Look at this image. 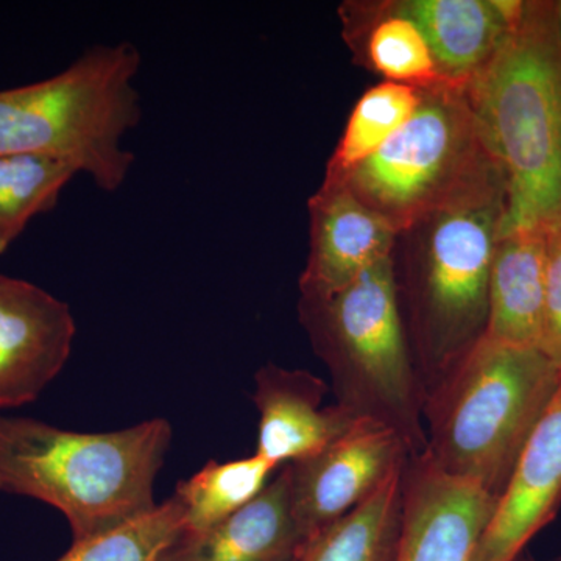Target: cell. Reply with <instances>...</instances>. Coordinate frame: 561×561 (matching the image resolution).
Masks as SVG:
<instances>
[{"instance_id": "2e32d148", "label": "cell", "mask_w": 561, "mask_h": 561, "mask_svg": "<svg viewBox=\"0 0 561 561\" xmlns=\"http://www.w3.org/2000/svg\"><path fill=\"white\" fill-rule=\"evenodd\" d=\"M393 3L426 36L443 80L460 88H467L470 80L489 65L518 22L508 21L496 0H404Z\"/></svg>"}, {"instance_id": "8fae6325", "label": "cell", "mask_w": 561, "mask_h": 561, "mask_svg": "<svg viewBox=\"0 0 561 561\" xmlns=\"http://www.w3.org/2000/svg\"><path fill=\"white\" fill-rule=\"evenodd\" d=\"M309 214L311 251L300 278L301 297H330L391 257L398 232L342 184L323 181L309 201Z\"/></svg>"}, {"instance_id": "4fadbf2b", "label": "cell", "mask_w": 561, "mask_h": 561, "mask_svg": "<svg viewBox=\"0 0 561 561\" xmlns=\"http://www.w3.org/2000/svg\"><path fill=\"white\" fill-rule=\"evenodd\" d=\"M260 413L256 454L284 467L319 453L356 421L341 405L323 408L328 383L306 370L267 364L254 376Z\"/></svg>"}, {"instance_id": "7a4b0ae2", "label": "cell", "mask_w": 561, "mask_h": 561, "mask_svg": "<svg viewBox=\"0 0 561 561\" xmlns=\"http://www.w3.org/2000/svg\"><path fill=\"white\" fill-rule=\"evenodd\" d=\"M172 438L165 419L121 431L76 432L0 416V491L57 508L72 541L84 540L157 507L154 481Z\"/></svg>"}, {"instance_id": "cb8c5ba5", "label": "cell", "mask_w": 561, "mask_h": 561, "mask_svg": "<svg viewBox=\"0 0 561 561\" xmlns=\"http://www.w3.org/2000/svg\"><path fill=\"white\" fill-rule=\"evenodd\" d=\"M516 561H538V560H535L534 557H530V556H524V553H523V556L519 557V559ZM548 561H561V557H559V559H553V560H548Z\"/></svg>"}, {"instance_id": "7402d4cb", "label": "cell", "mask_w": 561, "mask_h": 561, "mask_svg": "<svg viewBox=\"0 0 561 561\" xmlns=\"http://www.w3.org/2000/svg\"><path fill=\"white\" fill-rule=\"evenodd\" d=\"M186 527L175 496L153 511L84 540L72 541L57 561H161Z\"/></svg>"}, {"instance_id": "52a82bcc", "label": "cell", "mask_w": 561, "mask_h": 561, "mask_svg": "<svg viewBox=\"0 0 561 561\" xmlns=\"http://www.w3.org/2000/svg\"><path fill=\"white\" fill-rule=\"evenodd\" d=\"M504 214L500 175L424 221L427 239L411 286V309L415 365L426 391L485 332L491 264Z\"/></svg>"}, {"instance_id": "ba28073f", "label": "cell", "mask_w": 561, "mask_h": 561, "mask_svg": "<svg viewBox=\"0 0 561 561\" xmlns=\"http://www.w3.org/2000/svg\"><path fill=\"white\" fill-rule=\"evenodd\" d=\"M411 456L390 427L356 420L319 453L287 463L291 513L302 541L368 500Z\"/></svg>"}, {"instance_id": "e0dca14e", "label": "cell", "mask_w": 561, "mask_h": 561, "mask_svg": "<svg viewBox=\"0 0 561 561\" xmlns=\"http://www.w3.org/2000/svg\"><path fill=\"white\" fill-rule=\"evenodd\" d=\"M404 467L368 500L309 538L298 561H393L400 540Z\"/></svg>"}, {"instance_id": "5bb4252c", "label": "cell", "mask_w": 561, "mask_h": 561, "mask_svg": "<svg viewBox=\"0 0 561 561\" xmlns=\"http://www.w3.org/2000/svg\"><path fill=\"white\" fill-rule=\"evenodd\" d=\"M302 545L284 465L260 496L208 530L183 531L161 561H298Z\"/></svg>"}, {"instance_id": "9c48e42d", "label": "cell", "mask_w": 561, "mask_h": 561, "mask_svg": "<svg viewBox=\"0 0 561 561\" xmlns=\"http://www.w3.org/2000/svg\"><path fill=\"white\" fill-rule=\"evenodd\" d=\"M496 504L497 497L445 474L423 454L409 457L393 561H474Z\"/></svg>"}, {"instance_id": "30bf717a", "label": "cell", "mask_w": 561, "mask_h": 561, "mask_svg": "<svg viewBox=\"0 0 561 561\" xmlns=\"http://www.w3.org/2000/svg\"><path fill=\"white\" fill-rule=\"evenodd\" d=\"M77 334L68 302L24 279L0 278V409L38 400L65 368Z\"/></svg>"}, {"instance_id": "6da1fadb", "label": "cell", "mask_w": 561, "mask_h": 561, "mask_svg": "<svg viewBox=\"0 0 561 561\" xmlns=\"http://www.w3.org/2000/svg\"><path fill=\"white\" fill-rule=\"evenodd\" d=\"M505 180L500 238L561 227V35L557 2H524L522 18L465 88Z\"/></svg>"}, {"instance_id": "277c9868", "label": "cell", "mask_w": 561, "mask_h": 561, "mask_svg": "<svg viewBox=\"0 0 561 561\" xmlns=\"http://www.w3.org/2000/svg\"><path fill=\"white\" fill-rule=\"evenodd\" d=\"M135 44H95L50 79L0 91V154L46 153L119 191L136 157L124 139L142 119Z\"/></svg>"}, {"instance_id": "9a60e30c", "label": "cell", "mask_w": 561, "mask_h": 561, "mask_svg": "<svg viewBox=\"0 0 561 561\" xmlns=\"http://www.w3.org/2000/svg\"><path fill=\"white\" fill-rule=\"evenodd\" d=\"M548 232L502 236L494 250L489 286V320L483 337L540 348L545 319Z\"/></svg>"}, {"instance_id": "44dd1931", "label": "cell", "mask_w": 561, "mask_h": 561, "mask_svg": "<svg viewBox=\"0 0 561 561\" xmlns=\"http://www.w3.org/2000/svg\"><path fill=\"white\" fill-rule=\"evenodd\" d=\"M370 20L365 32L364 55L370 68L386 81L416 90L448 83L438 72L426 36L393 2L375 7Z\"/></svg>"}, {"instance_id": "d4e9b609", "label": "cell", "mask_w": 561, "mask_h": 561, "mask_svg": "<svg viewBox=\"0 0 561 561\" xmlns=\"http://www.w3.org/2000/svg\"><path fill=\"white\" fill-rule=\"evenodd\" d=\"M557 13H559L560 35H561V0L557 2Z\"/></svg>"}, {"instance_id": "603a6c76", "label": "cell", "mask_w": 561, "mask_h": 561, "mask_svg": "<svg viewBox=\"0 0 561 561\" xmlns=\"http://www.w3.org/2000/svg\"><path fill=\"white\" fill-rule=\"evenodd\" d=\"M540 350L561 368V227L548 232L545 319Z\"/></svg>"}, {"instance_id": "ac0fdd59", "label": "cell", "mask_w": 561, "mask_h": 561, "mask_svg": "<svg viewBox=\"0 0 561 561\" xmlns=\"http://www.w3.org/2000/svg\"><path fill=\"white\" fill-rule=\"evenodd\" d=\"M80 173L73 162L46 153L0 154V254L32 219L49 213L61 191Z\"/></svg>"}, {"instance_id": "7c38bea8", "label": "cell", "mask_w": 561, "mask_h": 561, "mask_svg": "<svg viewBox=\"0 0 561 561\" xmlns=\"http://www.w3.org/2000/svg\"><path fill=\"white\" fill-rule=\"evenodd\" d=\"M561 504V383L516 463L474 561H516Z\"/></svg>"}, {"instance_id": "484cf974", "label": "cell", "mask_w": 561, "mask_h": 561, "mask_svg": "<svg viewBox=\"0 0 561 561\" xmlns=\"http://www.w3.org/2000/svg\"><path fill=\"white\" fill-rule=\"evenodd\" d=\"M3 275H0V278H2Z\"/></svg>"}, {"instance_id": "8992f818", "label": "cell", "mask_w": 561, "mask_h": 561, "mask_svg": "<svg viewBox=\"0 0 561 561\" xmlns=\"http://www.w3.org/2000/svg\"><path fill=\"white\" fill-rule=\"evenodd\" d=\"M500 175L465 88L445 83L421 90L419 108L400 131L342 179L324 183L342 184L402 232Z\"/></svg>"}, {"instance_id": "3957f363", "label": "cell", "mask_w": 561, "mask_h": 561, "mask_svg": "<svg viewBox=\"0 0 561 561\" xmlns=\"http://www.w3.org/2000/svg\"><path fill=\"white\" fill-rule=\"evenodd\" d=\"M561 383L540 348L479 339L426 391V448L435 468L500 500Z\"/></svg>"}, {"instance_id": "ffe728a7", "label": "cell", "mask_w": 561, "mask_h": 561, "mask_svg": "<svg viewBox=\"0 0 561 561\" xmlns=\"http://www.w3.org/2000/svg\"><path fill=\"white\" fill-rule=\"evenodd\" d=\"M420 99L421 90L391 81H382L365 92L346 122L341 142L328 162L324 180L342 179L381 149L411 119Z\"/></svg>"}, {"instance_id": "5b68a950", "label": "cell", "mask_w": 561, "mask_h": 561, "mask_svg": "<svg viewBox=\"0 0 561 561\" xmlns=\"http://www.w3.org/2000/svg\"><path fill=\"white\" fill-rule=\"evenodd\" d=\"M298 313L330 371L335 404L397 432L412 456L423 454L426 390L405 341L391 257L330 297H301Z\"/></svg>"}, {"instance_id": "d6986e66", "label": "cell", "mask_w": 561, "mask_h": 561, "mask_svg": "<svg viewBox=\"0 0 561 561\" xmlns=\"http://www.w3.org/2000/svg\"><path fill=\"white\" fill-rule=\"evenodd\" d=\"M278 467L254 453L239 460L208 461L201 471L176 485L186 518V534L217 526L250 504L268 485Z\"/></svg>"}]
</instances>
